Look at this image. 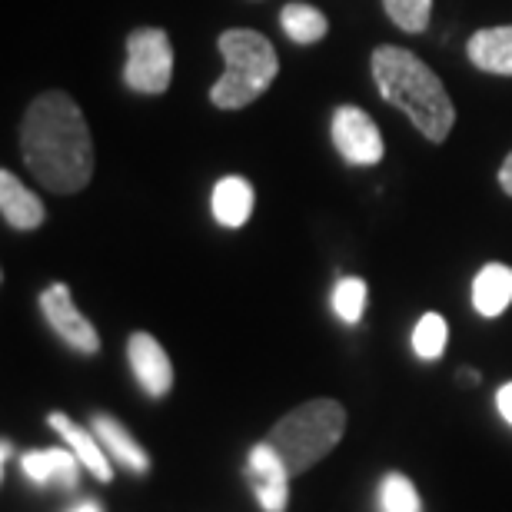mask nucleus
<instances>
[{"mask_svg": "<svg viewBox=\"0 0 512 512\" xmlns=\"http://www.w3.org/2000/svg\"><path fill=\"white\" fill-rule=\"evenodd\" d=\"M27 170L50 193H80L94 177V140L77 100L47 90L27 107L20 127Z\"/></svg>", "mask_w": 512, "mask_h": 512, "instance_id": "f257e3e1", "label": "nucleus"}, {"mask_svg": "<svg viewBox=\"0 0 512 512\" xmlns=\"http://www.w3.org/2000/svg\"><path fill=\"white\" fill-rule=\"evenodd\" d=\"M373 80L386 104L413 120V127L426 140L443 143L456 124V107L449 100L443 80L433 74V67L423 64L413 50L383 44L373 50Z\"/></svg>", "mask_w": 512, "mask_h": 512, "instance_id": "f03ea898", "label": "nucleus"}, {"mask_svg": "<svg viewBox=\"0 0 512 512\" xmlns=\"http://www.w3.org/2000/svg\"><path fill=\"white\" fill-rule=\"evenodd\" d=\"M346 429V409L336 399H310L276 419L263 443L283 459L290 476H303L323 456H330Z\"/></svg>", "mask_w": 512, "mask_h": 512, "instance_id": "7ed1b4c3", "label": "nucleus"}, {"mask_svg": "<svg viewBox=\"0 0 512 512\" xmlns=\"http://www.w3.org/2000/svg\"><path fill=\"white\" fill-rule=\"evenodd\" d=\"M223 54V77L210 87V104L220 110H243L253 104L256 97L266 94V87L273 84L280 74V57H276L273 44L260 30L233 27L223 30L217 40Z\"/></svg>", "mask_w": 512, "mask_h": 512, "instance_id": "20e7f679", "label": "nucleus"}, {"mask_svg": "<svg viewBox=\"0 0 512 512\" xmlns=\"http://www.w3.org/2000/svg\"><path fill=\"white\" fill-rule=\"evenodd\" d=\"M173 80V44L167 30L140 27L127 37L124 84L133 94H163Z\"/></svg>", "mask_w": 512, "mask_h": 512, "instance_id": "39448f33", "label": "nucleus"}, {"mask_svg": "<svg viewBox=\"0 0 512 512\" xmlns=\"http://www.w3.org/2000/svg\"><path fill=\"white\" fill-rule=\"evenodd\" d=\"M333 143L340 150V157L350 163V167H376L383 160V137L376 120L366 114L363 107L343 104L333 114Z\"/></svg>", "mask_w": 512, "mask_h": 512, "instance_id": "423d86ee", "label": "nucleus"}, {"mask_svg": "<svg viewBox=\"0 0 512 512\" xmlns=\"http://www.w3.org/2000/svg\"><path fill=\"white\" fill-rule=\"evenodd\" d=\"M40 313L47 316L50 330H54L70 350L87 353V356H94L100 350V336L94 330V323L74 306V296H70L67 283H54L40 293Z\"/></svg>", "mask_w": 512, "mask_h": 512, "instance_id": "0eeeda50", "label": "nucleus"}, {"mask_svg": "<svg viewBox=\"0 0 512 512\" xmlns=\"http://www.w3.org/2000/svg\"><path fill=\"white\" fill-rule=\"evenodd\" d=\"M127 360L130 370L137 376L140 389L150 399H163L173 389V363L167 350L150 333H133L127 340Z\"/></svg>", "mask_w": 512, "mask_h": 512, "instance_id": "6e6552de", "label": "nucleus"}, {"mask_svg": "<svg viewBox=\"0 0 512 512\" xmlns=\"http://www.w3.org/2000/svg\"><path fill=\"white\" fill-rule=\"evenodd\" d=\"M250 476L256 499H260L263 512H286V499H290V469L280 456L266 443H256L250 449Z\"/></svg>", "mask_w": 512, "mask_h": 512, "instance_id": "1a4fd4ad", "label": "nucleus"}, {"mask_svg": "<svg viewBox=\"0 0 512 512\" xmlns=\"http://www.w3.org/2000/svg\"><path fill=\"white\" fill-rule=\"evenodd\" d=\"M47 426L57 429V433L64 436L67 449L80 459V466L94 473V479H100V483H110V479H114V466H110V459L104 453V443L97 439V433H87V429H80L74 419L64 416V413H50Z\"/></svg>", "mask_w": 512, "mask_h": 512, "instance_id": "9d476101", "label": "nucleus"}, {"mask_svg": "<svg viewBox=\"0 0 512 512\" xmlns=\"http://www.w3.org/2000/svg\"><path fill=\"white\" fill-rule=\"evenodd\" d=\"M0 213L14 230H37L44 227L47 210L37 193H30L10 170H0Z\"/></svg>", "mask_w": 512, "mask_h": 512, "instance_id": "9b49d317", "label": "nucleus"}, {"mask_svg": "<svg viewBox=\"0 0 512 512\" xmlns=\"http://www.w3.org/2000/svg\"><path fill=\"white\" fill-rule=\"evenodd\" d=\"M466 57L473 67L496 77H512V24L476 30L466 44Z\"/></svg>", "mask_w": 512, "mask_h": 512, "instance_id": "f8f14e48", "label": "nucleus"}, {"mask_svg": "<svg viewBox=\"0 0 512 512\" xmlns=\"http://www.w3.org/2000/svg\"><path fill=\"white\" fill-rule=\"evenodd\" d=\"M94 433H97V439L104 443V449L110 456L117 459L120 466H127L130 473H147L150 469V456H147V449H143L137 439H133L130 433H127V426L124 423H117L114 416H107V413H94Z\"/></svg>", "mask_w": 512, "mask_h": 512, "instance_id": "ddd939ff", "label": "nucleus"}, {"mask_svg": "<svg viewBox=\"0 0 512 512\" xmlns=\"http://www.w3.org/2000/svg\"><path fill=\"white\" fill-rule=\"evenodd\" d=\"M253 203H256V193H253V183L243 180V177H223L217 180L213 187V217H217L220 227H230L237 230L243 223L250 220L253 213Z\"/></svg>", "mask_w": 512, "mask_h": 512, "instance_id": "4468645a", "label": "nucleus"}, {"mask_svg": "<svg viewBox=\"0 0 512 512\" xmlns=\"http://www.w3.org/2000/svg\"><path fill=\"white\" fill-rule=\"evenodd\" d=\"M512 303V270L506 263H486L473 280V306L479 316L493 320L503 316Z\"/></svg>", "mask_w": 512, "mask_h": 512, "instance_id": "2eb2a0df", "label": "nucleus"}, {"mask_svg": "<svg viewBox=\"0 0 512 512\" xmlns=\"http://www.w3.org/2000/svg\"><path fill=\"white\" fill-rule=\"evenodd\" d=\"M77 466L80 459L67 449H34V453L24 456V473L27 479H34L37 486H47V483H60L67 489L77 486Z\"/></svg>", "mask_w": 512, "mask_h": 512, "instance_id": "dca6fc26", "label": "nucleus"}, {"mask_svg": "<svg viewBox=\"0 0 512 512\" xmlns=\"http://www.w3.org/2000/svg\"><path fill=\"white\" fill-rule=\"evenodd\" d=\"M280 27L286 30V37H290L293 44H316V40H323L326 30H330L323 10H316L310 4H286L280 14Z\"/></svg>", "mask_w": 512, "mask_h": 512, "instance_id": "f3484780", "label": "nucleus"}, {"mask_svg": "<svg viewBox=\"0 0 512 512\" xmlns=\"http://www.w3.org/2000/svg\"><path fill=\"white\" fill-rule=\"evenodd\" d=\"M446 320L439 313H426L413 330V353L419 360H439L446 353Z\"/></svg>", "mask_w": 512, "mask_h": 512, "instance_id": "a211bd4d", "label": "nucleus"}, {"mask_svg": "<svg viewBox=\"0 0 512 512\" xmlns=\"http://www.w3.org/2000/svg\"><path fill=\"white\" fill-rule=\"evenodd\" d=\"M389 20L406 34H423L433 17V0H383Z\"/></svg>", "mask_w": 512, "mask_h": 512, "instance_id": "6ab92c4d", "label": "nucleus"}, {"mask_svg": "<svg viewBox=\"0 0 512 512\" xmlns=\"http://www.w3.org/2000/svg\"><path fill=\"white\" fill-rule=\"evenodd\" d=\"M333 310L343 323H360L366 310V283L360 276H343L333 290Z\"/></svg>", "mask_w": 512, "mask_h": 512, "instance_id": "aec40b11", "label": "nucleus"}, {"mask_svg": "<svg viewBox=\"0 0 512 512\" xmlns=\"http://www.w3.org/2000/svg\"><path fill=\"white\" fill-rule=\"evenodd\" d=\"M380 503H383V512H419V509H423L416 486L409 483L406 476H399V473H389L383 479Z\"/></svg>", "mask_w": 512, "mask_h": 512, "instance_id": "412c9836", "label": "nucleus"}, {"mask_svg": "<svg viewBox=\"0 0 512 512\" xmlns=\"http://www.w3.org/2000/svg\"><path fill=\"white\" fill-rule=\"evenodd\" d=\"M496 409H499V416H503L506 423L512 426V383H506V386L496 393Z\"/></svg>", "mask_w": 512, "mask_h": 512, "instance_id": "4be33fe9", "label": "nucleus"}, {"mask_svg": "<svg viewBox=\"0 0 512 512\" xmlns=\"http://www.w3.org/2000/svg\"><path fill=\"white\" fill-rule=\"evenodd\" d=\"M499 187H503L512 197V153L503 160V167H499Z\"/></svg>", "mask_w": 512, "mask_h": 512, "instance_id": "5701e85b", "label": "nucleus"}, {"mask_svg": "<svg viewBox=\"0 0 512 512\" xmlns=\"http://www.w3.org/2000/svg\"><path fill=\"white\" fill-rule=\"evenodd\" d=\"M74 512H104V509H100L97 503H80V506H77Z\"/></svg>", "mask_w": 512, "mask_h": 512, "instance_id": "b1692460", "label": "nucleus"}]
</instances>
